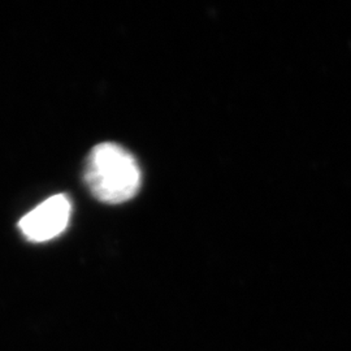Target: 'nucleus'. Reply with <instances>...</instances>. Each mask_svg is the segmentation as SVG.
<instances>
[{"label":"nucleus","instance_id":"nucleus-1","mask_svg":"<svg viewBox=\"0 0 351 351\" xmlns=\"http://www.w3.org/2000/svg\"><path fill=\"white\" fill-rule=\"evenodd\" d=\"M85 182L91 194L106 204H121L136 197L142 173L136 158L112 142L97 145L88 154Z\"/></svg>","mask_w":351,"mask_h":351},{"label":"nucleus","instance_id":"nucleus-2","mask_svg":"<svg viewBox=\"0 0 351 351\" xmlns=\"http://www.w3.org/2000/svg\"><path fill=\"white\" fill-rule=\"evenodd\" d=\"M72 204L64 194H56L26 213L19 229L27 241L46 242L60 236L71 220Z\"/></svg>","mask_w":351,"mask_h":351}]
</instances>
